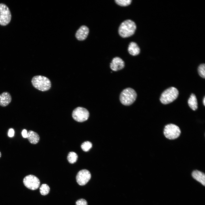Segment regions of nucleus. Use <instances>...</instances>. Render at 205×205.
<instances>
[{"instance_id": "obj_20", "label": "nucleus", "mask_w": 205, "mask_h": 205, "mask_svg": "<svg viewBox=\"0 0 205 205\" xmlns=\"http://www.w3.org/2000/svg\"><path fill=\"white\" fill-rule=\"evenodd\" d=\"M115 2L118 5L123 7L127 6L131 3L132 0H115Z\"/></svg>"}, {"instance_id": "obj_11", "label": "nucleus", "mask_w": 205, "mask_h": 205, "mask_svg": "<svg viewBox=\"0 0 205 205\" xmlns=\"http://www.w3.org/2000/svg\"><path fill=\"white\" fill-rule=\"evenodd\" d=\"M89 32V28L85 25H82L77 31L75 36L77 40L83 41L87 38Z\"/></svg>"}, {"instance_id": "obj_6", "label": "nucleus", "mask_w": 205, "mask_h": 205, "mask_svg": "<svg viewBox=\"0 0 205 205\" xmlns=\"http://www.w3.org/2000/svg\"><path fill=\"white\" fill-rule=\"evenodd\" d=\"M89 111L86 108L78 107L75 108L72 113V116L75 121L83 122L87 120L89 116Z\"/></svg>"}, {"instance_id": "obj_26", "label": "nucleus", "mask_w": 205, "mask_h": 205, "mask_svg": "<svg viewBox=\"0 0 205 205\" xmlns=\"http://www.w3.org/2000/svg\"><path fill=\"white\" fill-rule=\"evenodd\" d=\"M1 152L0 151V158L1 157Z\"/></svg>"}, {"instance_id": "obj_1", "label": "nucleus", "mask_w": 205, "mask_h": 205, "mask_svg": "<svg viewBox=\"0 0 205 205\" xmlns=\"http://www.w3.org/2000/svg\"><path fill=\"white\" fill-rule=\"evenodd\" d=\"M136 28V26L133 21L127 19L120 24L118 30L119 35L123 38H126L133 35Z\"/></svg>"}, {"instance_id": "obj_15", "label": "nucleus", "mask_w": 205, "mask_h": 205, "mask_svg": "<svg viewBox=\"0 0 205 205\" xmlns=\"http://www.w3.org/2000/svg\"><path fill=\"white\" fill-rule=\"evenodd\" d=\"M27 139L29 142L32 144H36L40 140V137L36 132L32 130H29L27 132Z\"/></svg>"}, {"instance_id": "obj_9", "label": "nucleus", "mask_w": 205, "mask_h": 205, "mask_svg": "<svg viewBox=\"0 0 205 205\" xmlns=\"http://www.w3.org/2000/svg\"><path fill=\"white\" fill-rule=\"evenodd\" d=\"M91 178L90 172L87 170L83 169L77 173L76 179L77 183L79 185L83 186L87 183Z\"/></svg>"}, {"instance_id": "obj_24", "label": "nucleus", "mask_w": 205, "mask_h": 205, "mask_svg": "<svg viewBox=\"0 0 205 205\" xmlns=\"http://www.w3.org/2000/svg\"><path fill=\"white\" fill-rule=\"evenodd\" d=\"M22 134L23 137L24 138H26L27 137V132L25 129H24L22 131Z\"/></svg>"}, {"instance_id": "obj_5", "label": "nucleus", "mask_w": 205, "mask_h": 205, "mask_svg": "<svg viewBox=\"0 0 205 205\" xmlns=\"http://www.w3.org/2000/svg\"><path fill=\"white\" fill-rule=\"evenodd\" d=\"M163 133L166 138L169 140H174L180 135L181 131L177 125L170 124L166 125L164 128Z\"/></svg>"}, {"instance_id": "obj_8", "label": "nucleus", "mask_w": 205, "mask_h": 205, "mask_svg": "<svg viewBox=\"0 0 205 205\" xmlns=\"http://www.w3.org/2000/svg\"><path fill=\"white\" fill-rule=\"evenodd\" d=\"M23 183L27 188L32 190L37 189L40 186V181L35 176L29 175L25 176L23 179Z\"/></svg>"}, {"instance_id": "obj_21", "label": "nucleus", "mask_w": 205, "mask_h": 205, "mask_svg": "<svg viewBox=\"0 0 205 205\" xmlns=\"http://www.w3.org/2000/svg\"><path fill=\"white\" fill-rule=\"evenodd\" d=\"M198 74L201 77L203 78L205 77V65L204 63L200 64L198 68Z\"/></svg>"}, {"instance_id": "obj_7", "label": "nucleus", "mask_w": 205, "mask_h": 205, "mask_svg": "<svg viewBox=\"0 0 205 205\" xmlns=\"http://www.w3.org/2000/svg\"><path fill=\"white\" fill-rule=\"evenodd\" d=\"M11 18L10 11L5 4L0 3V25L5 26L10 22Z\"/></svg>"}, {"instance_id": "obj_10", "label": "nucleus", "mask_w": 205, "mask_h": 205, "mask_svg": "<svg viewBox=\"0 0 205 205\" xmlns=\"http://www.w3.org/2000/svg\"><path fill=\"white\" fill-rule=\"evenodd\" d=\"M124 66V62L121 58L118 57L114 58L110 64V68L114 71L121 70Z\"/></svg>"}, {"instance_id": "obj_3", "label": "nucleus", "mask_w": 205, "mask_h": 205, "mask_svg": "<svg viewBox=\"0 0 205 205\" xmlns=\"http://www.w3.org/2000/svg\"><path fill=\"white\" fill-rule=\"evenodd\" d=\"M137 94L133 89L127 88L124 89L120 93V100L121 103L125 106H129L135 101Z\"/></svg>"}, {"instance_id": "obj_14", "label": "nucleus", "mask_w": 205, "mask_h": 205, "mask_svg": "<svg viewBox=\"0 0 205 205\" xmlns=\"http://www.w3.org/2000/svg\"><path fill=\"white\" fill-rule=\"evenodd\" d=\"M128 51L131 55L136 56L140 53V49L136 43L132 42L130 43L128 45Z\"/></svg>"}, {"instance_id": "obj_12", "label": "nucleus", "mask_w": 205, "mask_h": 205, "mask_svg": "<svg viewBox=\"0 0 205 205\" xmlns=\"http://www.w3.org/2000/svg\"><path fill=\"white\" fill-rule=\"evenodd\" d=\"M11 100V96L9 92H4L0 94V106L3 107L7 106Z\"/></svg>"}, {"instance_id": "obj_17", "label": "nucleus", "mask_w": 205, "mask_h": 205, "mask_svg": "<svg viewBox=\"0 0 205 205\" xmlns=\"http://www.w3.org/2000/svg\"><path fill=\"white\" fill-rule=\"evenodd\" d=\"M67 158L69 163L73 164L77 161L78 158V155L75 153L74 152H70L68 153Z\"/></svg>"}, {"instance_id": "obj_18", "label": "nucleus", "mask_w": 205, "mask_h": 205, "mask_svg": "<svg viewBox=\"0 0 205 205\" xmlns=\"http://www.w3.org/2000/svg\"><path fill=\"white\" fill-rule=\"evenodd\" d=\"M50 189V188L48 184H42L39 188L40 192L42 195H46L49 193Z\"/></svg>"}, {"instance_id": "obj_16", "label": "nucleus", "mask_w": 205, "mask_h": 205, "mask_svg": "<svg viewBox=\"0 0 205 205\" xmlns=\"http://www.w3.org/2000/svg\"><path fill=\"white\" fill-rule=\"evenodd\" d=\"M188 104L190 107L193 110H195L198 108V103L196 97L192 93L188 100Z\"/></svg>"}, {"instance_id": "obj_25", "label": "nucleus", "mask_w": 205, "mask_h": 205, "mask_svg": "<svg viewBox=\"0 0 205 205\" xmlns=\"http://www.w3.org/2000/svg\"><path fill=\"white\" fill-rule=\"evenodd\" d=\"M203 102V103L204 105L205 106V97H204V98Z\"/></svg>"}, {"instance_id": "obj_22", "label": "nucleus", "mask_w": 205, "mask_h": 205, "mask_svg": "<svg viewBox=\"0 0 205 205\" xmlns=\"http://www.w3.org/2000/svg\"><path fill=\"white\" fill-rule=\"evenodd\" d=\"M76 205H88L87 201L83 198L77 200L75 202Z\"/></svg>"}, {"instance_id": "obj_23", "label": "nucleus", "mask_w": 205, "mask_h": 205, "mask_svg": "<svg viewBox=\"0 0 205 205\" xmlns=\"http://www.w3.org/2000/svg\"><path fill=\"white\" fill-rule=\"evenodd\" d=\"M14 131L12 128L10 129L9 131L8 135L10 137H12L14 135Z\"/></svg>"}, {"instance_id": "obj_2", "label": "nucleus", "mask_w": 205, "mask_h": 205, "mask_svg": "<svg viewBox=\"0 0 205 205\" xmlns=\"http://www.w3.org/2000/svg\"><path fill=\"white\" fill-rule=\"evenodd\" d=\"M31 82L34 88L42 91L49 90L51 85V82L47 77L40 75L33 77Z\"/></svg>"}, {"instance_id": "obj_13", "label": "nucleus", "mask_w": 205, "mask_h": 205, "mask_svg": "<svg viewBox=\"0 0 205 205\" xmlns=\"http://www.w3.org/2000/svg\"><path fill=\"white\" fill-rule=\"evenodd\" d=\"M192 176L194 179L205 186V175L204 173L196 170L192 171Z\"/></svg>"}, {"instance_id": "obj_19", "label": "nucleus", "mask_w": 205, "mask_h": 205, "mask_svg": "<svg viewBox=\"0 0 205 205\" xmlns=\"http://www.w3.org/2000/svg\"><path fill=\"white\" fill-rule=\"evenodd\" d=\"M92 144L89 141H87L84 142L81 145V147L82 149L85 152L88 151L92 147Z\"/></svg>"}, {"instance_id": "obj_4", "label": "nucleus", "mask_w": 205, "mask_h": 205, "mask_svg": "<svg viewBox=\"0 0 205 205\" xmlns=\"http://www.w3.org/2000/svg\"><path fill=\"white\" fill-rule=\"evenodd\" d=\"M179 93L178 90L175 87H169L162 93L160 98V101L163 104H169L177 98Z\"/></svg>"}]
</instances>
